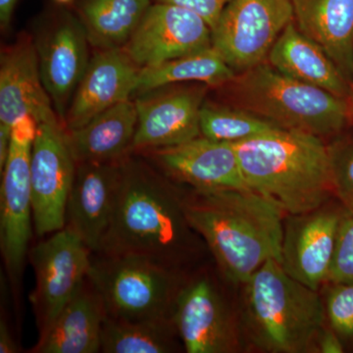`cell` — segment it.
Here are the masks:
<instances>
[{"label": "cell", "mask_w": 353, "mask_h": 353, "mask_svg": "<svg viewBox=\"0 0 353 353\" xmlns=\"http://www.w3.org/2000/svg\"><path fill=\"white\" fill-rule=\"evenodd\" d=\"M243 285L241 323L253 347L269 353L317 352L327 322L318 290L290 277L274 259Z\"/></svg>", "instance_id": "cell-4"}, {"label": "cell", "mask_w": 353, "mask_h": 353, "mask_svg": "<svg viewBox=\"0 0 353 353\" xmlns=\"http://www.w3.org/2000/svg\"><path fill=\"white\" fill-rule=\"evenodd\" d=\"M138 111L131 99L97 115L85 126L67 132L77 162L118 161L132 153Z\"/></svg>", "instance_id": "cell-23"}, {"label": "cell", "mask_w": 353, "mask_h": 353, "mask_svg": "<svg viewBox=\"0 0 353 353\" xmlns=\"http://www.w3.org/2000/svg\"><path fill=\"white\" fill-rule=\"evenodd\" d=\"M155 1L174 4V6L189 9L203 18L212 30L219 19L223 9L230 0H155Z\"/></svg>", "instance_id": "cell-31"}, {"label": "cell", "mask_w": 353, "mask_h": 353, "mask_svg": "<svg viewBox=\"0 0 353 353\" xmlns=\"http://www.w3.org/2000/svg\"><path fill=\"white\" fill-rule=\"evenodd\" d=\"M176 338L179 334L172 318L125 320L106 315L102 328L101 352H176Z\"/></svg>", "instance_id": "cell-26"}, {"label": "cell", "mask_w": 353, "mask_h": 353, "mask_svg": "<svg viewBox=\"0 0 353 353\" xmlns=\"http://www.w3.org/2000/svg\"><path fill=\"white\" fill-rule=\"evenodd\" d=\"M34 41L41 80L63 125L90 61L87 32L78 16L59 10L44 21Z\"/></svg>", "instance_id": "cell-13"}, {"label": "cell", "mask_w": 353, "mask_h": 353, "mask_svg": "<svg viewBox=\"0 0 353 353\" xmlns=\"http://www.w3.org/2000/svg\"><path fill=\"white\" fill-rule=\"evenodd\" d=\"M233 145L246 185L285 216L334 199L328 148L320 137L277 128Z\"/></svg>", "instance_id": "cell-3"}, {"label": "cell", "mask_w": 353, "mask_h": 353, "mask_svg": "<svg viewBox=\"0 0 353 353\" xmlns=\"http://www.w3.org/2000/svg\"><path fill=\"white\" fill-rule=\"evenodd\" d=\"M350 214L334 197L314 210L287 216L281 265L290 277L314 290L328 282L341 224Z\"/></svg>", "instance_id": "cell-12"}, {"label": "cell", "mask_w": 353, "mask_h": 353, "mask_svg": "<svg viewBox=\"0 0 353 353\" xmlns=\"http://www.w3.org/2000/svg\"><path fill=\"white\" fill-rule=\"evenodd\" d=\"M6 318L3 315L0 318V353L19 352V347L14 338L12 329L7 324Z\"/></svg>", "instance_id": "cell-33"}, {"label": "cell", "mask_w": 353, "mask_h": 353, "mask_svg": "<svg viewBox=\"0 0 353 353\" xmlns=\"http://www.w3.org/2000/svg\"><path fill=\"white\" fill-rule=\"evenodd\" d=\"M190 226L231 284L243 285L260 267L282 259L284 212L250 189L183 192Z\"/></svg>", "instance_id": "cell-2"}, {"label": "cell", "mask_w": 353, "mask_h": 353, "mask_svg": "<svg viewBox=\"0 0 353 353\" xmlns=\"http://www.w3.org/2000/svg\"><path fill=\"white\" fill-rule=\"evenodd\" d=\"M17 3L18 0H0V25L2 31H6L10 26Z\"/></svg>", "instance_id": "cell-34"}, {"label": "cell", "mask_w": 353, "mask_h": 353, "mask_svg": "<svg viewBox=\"0 0 353 353\" xmlns=\"http://www.w3.org/2000/svg\"><path fill=\"white\" fill-rule=\"evenodd\" d=\"M292 21L290 0H230L212 29V48L240 73L267 61Z\"/></svg>", "instance_id": "cell-8"}, {"label": "cell", "mask_w": 353, "mask_h": 353, "mask_svg": "<svg viewBox=\"0 0 353 353\" xmlns=\"http://www.w3.org/2000/svg\"><path fill=\"white\" fill-rule=\"evenodd\" d=\"M343 340L330 326L322 329L317 340V352L341 353L345 352Z\"/></svg>", "instance_id": "cell-32"}, {"label": "cell", "mask_w": 353, "mask_h": 353, "mask_svg": "<svg viewBox=\"0 0 353 353\" xmlns=\"http://www.w3.org/2000/svg\"><path fill=\"white\" fill-rule=\"evenodd\" d=\"M212 46V30L189 9L155 2L123 50L139 68L157 66Z\"/></svg>", "instance_id": "cell-15"}, {"label": "cell", "mask_w": 353, "mask_h": 353, "mask_svg": "<svg viewBox=\"0 0 353 353\" xmlns=\"http://www.w3.org/2000/svg\"><path fill=\"white\" fill-rule=\"evenodd\" d=\"M134 153L143 155L173 182L192 190L250 189L233 143L199 136L180 145Z\"/></svg>", "instance_id": "cell-16"}, {"label": "cell", "mask_w": 353, "mask_h": 353, "mask_svg": "<svg viewBox=\"0 0 353 353\" xmlns=\"http://www.w3.org/2000/svg\"><path fill=\"white\" fill-rule=\"evenodd\" d=\"M226 103L283 129L334 137L350 125L347 99L294 80L268 62L256 65L216 88Z\"/></svg>", "instance_id": "cell-5"}, {"label": "cell", "mask_w": 353, "mask_h": 353, "mask_svg": "<svg viewBox=\"0 0 353 353\" xmlns=\"http://www.w3.org/2000/svg\"><path fill=\"white\" fill-rule=\"evenodd\" d=\"M267 62L281 73L348 99L350 83L319 44L290 22L272 46Z\"/></svg>", "instance_id": "cell-21"}, {"label": "cell", "mask_w": 353, "mask_h": 353, "mask_svg": "<svg viewBox=\"0 0 353 353\" xmlns=\"http://www.w3.org/2000/svg\"><path fill=\"white\" fill-rule=\"evenodd\" d=\"M348 110H350V125L353 126V72L350 82V95L347 99Z\"/></svg>", "instance_id": "cell-35"}, {"label": "cell", "mask_w": 353, "mask_h": 353, "mask_svg": "<svg viewBox=\"0 0 353 353\" xmlns=\"http://www.w3.org/2000/svg\"><path fill=\"white\" fill-rule=\"evenodd\" d=\"M329 326L341 340L353 338V283H334L324 301Z\"/></svg>", "instance_id": "cell-29"}, {"label": "cell", "mask_w": 353, "mask_h": 353, "mask_svg": "<svg viewBox=\"0 0 353 353\" xmlns=\"http://www.w3.org/2000/svg\"><path fill=\"white\" fill-rule=\"evenodd\" d=\"M122 160L77 162L65 227L78 234L92 253L99 250L112 218Z\"/></svg>", "instance_id": "cell-19"}, {"label": "cell", "mask_w": 353, "mask_h": 353, "mask_svg": "<svg viewBox=\"0 0 353 353\" xmlns=\"http://www.w3.org/2000/svg\"><path fill=\"white\" fill-rule=\"evenodd\" d=\"M25 115L38 124L61 122L41 80L34 39L22 34L1 51L0 124L12 128Z\"/></svg>", "instance_id": "cell-17"}, {"label": "cell", "mask_w": 353, "mask_h": 353, "mask_svg": "<svg viewBox=\"0 0 353 353\" xmlns=\"http://www.w3.org/2000/svg\"><path fill=\"white\" fill-rule=\"evenodd\" d=\"M281 128L274 123L234 106L205 101L201 111V136L234 143Z\"/></svg>", "instance_id": "cell-27"}, {"label": "cell", "mask_w": 353, "mask_h": 353, "mask_svg": "<svg viewBox=\"0 0 353 353\" xmlns=\"http://www.w3.org/2000/svg\"><path fill=\"white\" fill-rule=\"evenodd\" d=\"M299 31L326 51L348 83L353 72V0H290Z\"/></svg>", "instance_id": "cell-22"}, {"label": "cell", "mask_w": 353, "mask_h": 353, "mask_svg": "<svg viewBox=\"0 0 353 353\" xmlns=\"http://www.w3.org/2000/svg\"><path fill=\"white\" fill-rule=\"evenodd\" d=\"M92 252L68 228L30 248L36 285L30 296L39 334L48 328L87 280Z\"/></svg>", "instance_id": "cell-9"}, {"label": "cell", "mask_w": 353, "mask_h": 353, "mask_svg": "<svg viewBox=\"0 0 353 353\" xmlns=\"http://www.w3.org/2000/svg\"><path fill=\"white\" fill-rule=\"evenodd\" d=\"M209 88L202 83H183L139 94L132 152L180 145L201 136V111Z\"/></svg>", "instance_id": "cell-14"}, {"label": "cell", "mask_w": 353, "mask_h": 353, "mask_svg": "<svg viewBox=\"0 0 353 353\" xmlns=\"http://www.w3.org/2000/svg\"><path fill=\"white\" fill-rule=\"evenodd\" d=\"M334 197L353 214V131H343L327 145Z\"/></svg>", "instance_id": "cell-28"}, {"label": "cell", "mask_w": 353, "mask_h": 353, "mask_svg": "<svg viewBox=\"0 0 353 353\" xmlns=\"http://www.w3.org/2000/svg\"><path fill=\"white\" fill-rule=\"evenodd\" d=\"M38 122L31 115L16 121L10 150L1 171L0 250L9 287L19 296L32 239L31 158Z\"/></svg>", "instance_id": "cell-7"}, {"label": "cell", "mask_w": 353, "mask_h": 353, "mask_svg": "<svg viewBox=\"0 0 353 353\" xmlns=\"http://www.w3.org/2000/svg\"><path fill=\"white\" fill-rule=\"evenodd\" d=\"M141 70L123 48L99 50L90 58L70 103L65 130L80 129L103 111L136 94Z\"/></svg>", "instance_id": "cell-18"}, {"label": "cell", "mask_w": 353, "mask_h": 353, "mask_svg": "<svg viewBox=\"0 0 353 353\" xmlns=\"http://www.w3.org/2000/svg\"><path fill=\"white\" fill-rule=\"evenodd\" d=\"M54 1L60 6H68V4L75 2L76 0H54Z\"/></svg>", "instance_id": "cell-36"}, {"label": "cell", "mask_w": 353, "mask_h": 353, "mask_svg": "<svg viewBox=\"0 0 353 353\" xmlns=\"http://www.w3.org/2000/svg\"><path fill=\"white\" fill-rule=\"evenodd\" d=\"M185 271L139 256L92 253L88 280L106 315L117 319L172 318Z\"/></svg>", "instance_id": "cell-6"}, {"label": "cell", "mask_w": 353, "mask_h": 353, "mask_svg": "<svg viewBox=\"0 0 353 353\" xmlns=\"http://www.w3.org/2000/svg\"><path fill=\"white\" fill-rule=\"evenodd\" d=\"M327 283H353V214L347 215L341 224Z\"/></svg>", "instance_id": "cell-30"}, {"label": "cell", "mask_w": 353, "mask_h": 353, "mask_svg": "<svg viewBox=\"0 0 353 353\" xmlns=\"http://www.w3.org/2000/svg\"><path fill=\"white\" fill-rule=\"evenodd\" d=\"M234 75L236 72L211 46L208 50L141 69L136 94L183 83H202L210 88H218Z\"/></svg>", "instance_id": "cell-25"}, {"label": "cell", "mask_w": 353, "mask_h": 353, "mask_svg": "<svg viewBox=\"0 0 353 353\" xmlns=\"http://www.w3.org/2000/svg\"><path fill=\"white\" fill-rule=\"evenodd\" d=\"M172 319L188 353H232L240 350L239 326L208 274L185 277L172 311Z\"/></svg>", "instance_id": "cell-11"}, {"label": "cell", "mask_w": 353, "mask_h": 353, "mask_svg": "<svg viewBox=\"0 0 353 353\" xmlns=\"http://www.w3.org/2000/svg\"><path fill=\"white\" fill-rule=\"evenodd\" d=\"M150 6L152 0H80L77 16L90 44L112 50L128 43Z\"/></svg>", "instance_id": "cell-24"}, {"label": "cell", "mask_w": 353, "mask_h": 353, "mask_svg": "<svg viewBox=\"0 0 353 353\" xmlns=\"http://www.w3.org/2000/svg\"><path fill=\"white\" fill-rule=\"evenodd\" d=\"M176 185L143 155L123 158L112 218L95 253L145 257L185 271L205 243L190 226Z\"/></svg>", "instance_id": "cell-1"}, {"label": "cell", "mask_w": 353, "mask_h": 353, "mask_svg": "<svg viewBox=\"0 0 353 353\" xmlns=\"http://www.w3.org/2000/svg\"><path fill=\"white\" fill-rule=\"evenodd\" d=\"M105 317L101 297L87 278L50 326L39 334L38 343L30 352H101Z\"/></svg>", "instance_id": "cell-20"}, {"label": "cell", "mask_w": 353, "mask_h": 353, "mask_svg": "<svg viewBox=\"0 0 353 353\" xmlns=\"http://www.w3.org/2000/svg\"><path fill=\"white\" fill-rule=\"evenodd\" d=\"M77 161L61 122L41 123L32 143V224L39 236L64 229Z\"/></svg>", "instance_id": "cell-10"}]
</instances>
